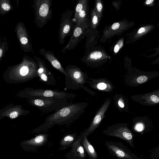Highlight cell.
Returning a JSON list of instances; mask_svg holds the SVG:
<instances>
[{"instance_id": "1", "label": "cell", "mask_w": 159, "mask_h": 159, "mask_svg": "<svg viewBox=\"0 0 159 159\" xmlns=\"http://www.w3.org/2000/svg\"><path fill=\"white\" fill-rule=\"evenodd\" d=\"M88 105L86 102H79L69 105L47 116L44 122L31 131L37 133L48 130L56 125L71 123L83 113Z\"/></svg>"}, {"instance_id": "2", "label": "cell", "mask_w": 159, "mask_h": 159, "mask_svg": "<svg viewBox=\"0 0 159 159\" xmlns=\"http://www.w3.org/2000/svg\"><path fill=\"white\" fill-rule=\"evenodd\" d=\"M38 65L34 58L24 54L19 63L8 67L3 73L4 80L9 84L25 83L39 78L37 70Z\"/></svg>"}, {"instance_id": "3", "label": "cell", "mask_w": 159, "mask_h": 159, "mask_svg": "<svg viewBox=\"0 0 159 159\" xmlns=\"http://www.w3.org/2000/svg\"><path fill=\"white\" fill-rule=\"evenodd\" d=\"M19 98H72L74 94L57 90L43 89H34L27 87L19 91L17 94Z\"/></svg>"}, {"instance_id": "4", "label": "cell", "mask_w": 159, "mask_h": 159, "mask_svg": "<svg viewBox=\"0 0 159 159\" xmlns=\"http://www.w3.org/2000/svg\"><path fill=\"white\" fill-rule=\"evenodd\" d=\"M27 101L32 106L45 113L56 111L69 104L67 99L65 98H36L28 99Z\"/></svg>"}, {"instance_id": "5", "label": "cell", "mask_w": 159, "mask_h": 159, "mask_svg": "<svg viewBox=\"0 0 159 159\" xmlns=\"http://www.w3.org/2000/svg\"><path fill=\"white\" fill-rule=\"evenodd\" d=\"M52 0H34L33 7L34 13V21L38 28H42L52 16Z\"/></svg>"}, {"instance_id": "6", "label": "cell", "mask_w": 159, "mask_h": 159, "mask_svg": "<svg viewBox=\"0 0 159 159\" xmlns=\"http://www.w3.org/2000/svg\"><path fill=\"white\" fill-rule=\"evenodd\" d=\"M103 133L106 135L119 138L127 142L133 148L134 134L126 124L118 123L109 126Z\"/></svg>"}, {"instance_id": "7", "label": "cell", "mask_w": 159, "mask_h": 159, "mask_svg": "<svg viewBox=\"0 0 159 159\" xmlns=\"http://www.w3.org/2000/svg\"><path fill=\"white\" fill-rule=\"evenodd\" d=\"M74 11L67 10L61 15L59 32V43L63 44L65 38L71 35L75 26L74 18L72 17Z\"/></svg>"}, {"instance_id": "8", "label": "cell", "mask_w": 159, "mask_h": 159, "mask_svg": "<svg viewBox=\"0 0 159 159\" xmlns=\"http://www.w3.org/2000/svg\"><path fill=\"white\" fill-rule=\"evenodd\" d=\"M134 21H129L125 19L116 22L105 28L101 41L104 43L107 39L116 35H120L134 25Z\"/></svg>"}, {"instance_id": "9", "label": "cell", "mask_w": 159, "mask_h": 159, "mask_svg": "<svg viewBox=\"0 0 159 159\" xmlns=\"http://www.w3.org/2000/svg\"><path fill=\"white\" fill-rule=\"evenodd\" d=\"M105 145L110 154L117 159H138L139 158L121 143L111 141H106Z\"/></svg>"}, {"instance_id": "10", "label": "cell", "mask_w": 159, "mask_h": 159, "mask_svg": "<svg viewBox=\"0 0 159 159\" xmlns=\"http://www.w3.org/2000/svg\"><path fill=\"white\" fill-rule=\"evenodd\" d=\"M15 31L21 49L25 52L31 51L33 53L32 43L25 24L21 22H18L15 27Z\"/></svg>"}, {"instance_id": "11", "label": "cell", "mask_w": 159, "mask_h": 159, "mask_svg": "<svg viewBox=\"0 0 159 159\" xmlns=\"http://www.w3.org/2000/svg\"><path fill=\"white\" fill-rule=\"evenodd\" d=\"M111 100L108 98L103 103L98 110L89 126L79 136L82 138L84 136H88L94 132V130L99 125L104 116V114L108 109Z\"/></svg>"}, {"instance_id": "12", "label": "cell", "mask_w": 159, "mask_h": 159, "mask_svg": "<svg viewBox=\"0 0 159 159\" xmlns=\"http://www.w3.org/2000/svg\"><path fill=\"white\" fill-rule=\"evenodd\" d=\"M48 135L47 133H41L29 140L21 142L20 146L24 151L35 152L38 148L44 146L48 142Z\"/></svg>"}, {"instance_id": "13", "label": "cell", "mask_w": 159, "mask_h": 159, "mask_svg": "<svg viewBox=\"0 0 159 159\" xmlns=\"http://www.w3.org/2000/svg\"><path fill=\"white\" fill-rule=\"evenodd\" d=\"M34 57L38 64L37 73L40 80L46 84L54 86L56 83L55 78L47 64L38 57Z\"/></svg>"}, {"instance_id": "14", "label": "cell", "mask_w": 159, "mask_h": 159, "mask_svg": "<svg viewBox=\"0 0 159 159\" xmlns=\"http://www.w3.org/2000/svg\"><path fill=\"white\" fill-rule=\"evenodd\" d=\"M30 113L29 110L24 109L20 105L10 103L0 110V119L5 117L13 119L21 116H26Z\"/></svg>"}, {"instance_id": "15", "label": "cell", "mask_w": 159, "mask_h": 159, "mask_svg": "<svg viewBox=\"0 0 159 159\" xmlns=\"http://www.w3.org/2000/svg\"><path fill=\"white\" fill-rule=\"evenodd\" d=\"M89 27V26L86 25H76L69 41L62 49L61 52L64 53L67 50H71L74 48L84 37L88 31Z\"/></svg>"}, {"instance_id": "16", "label": "cell", "mask_w": 159, "mask_h": 159, "mask_svg": "<svg viewBox=\"0 0 159 159\" xmlns=\"http://www.w3.org/2000/svg\"><path fill=\"white\" fill-rule=\"evenodd\" d=\"M155 28V25L153 24L141 25L133 31L127 34L128 37L126 43L128 44L135 42L151 32Z\"/></svg>"}, {"instance_id": "17", "label": "cell", "mask_w": 159, "mask_h": 159, "mask_svg": "<svg viewBox=\"0 0 159 159\" xmlns=\"http://www.w3.org/2000/svg\"><path fill=\"white\" fill-rule=\"evenodd\" d=\"M134 99L145 106H152L159 103V89L151 93L139 94L134 96Z\"/></svg>"}, {"instance_id": "18", "label": "cell", "mask_w": 159, "mask_h": 159, "mask_svg": "<svg viewBox=\"0 0 159 159\" xmlns=\"http://www.w3.org/2000/svg\"><path fill=\"white\" fill-rule=\"evenodd\" d=\"M81 138L79 136L78 137L71 147L70 150L65 155V157L67 159H85L86 157V152L80 143Z\"/></svg>"}, {"instance_id": "19", "label": "cell", "mask_w": 159, "mask_h": 159, "mask_svg": "<svg viewBox=\"0 0 159 159\" xmlns=\"http://www.w3.org/2000/svg\"><path fill=\"white\" fill-rule=\"evenodd\" d=\"M39 53L43 56L53 67L63 74L66 77L70 78L65 69L63 67L58 59L55 57L53 52L48 50H46L44 48H42L39 50Z\"/></svg>"}, {"instance_id": "20", "label": "cell", "mask_w": 159, "mask_h": 159, "mask_svg": "<svg viewBox=\"0 0 159 159\" xmlns=\"http://www.w3.org/2000/svg\"><path fill=\"white\" fill-rule=\"evenodd\" d=\"M111 57L103 50H94L89 53L86 61L94 63L107 61Z\"/></svg>"}, {"instance_id": "21", "label": "cell", "mask_w": 159, "mask_h": 159, "mask_svg": "<svg viewBox=\"0 0 159 159\" xmlns=\"http://www.w3.org/2000/svg\"><path fill=\"white\" fill-rule=\"evenodd\" d=\"M65 70L70 77H66V80H72L78 83L83 82V74L78 68L74 66L70 65L67 66Z\"/></svg>"}, {"instance_id": "22", "label": "cell", "mask_w": 159, "mask_h": 159, "mask_svg": "<svg viewBox=\"0 0 159 159\" xmlns=\"http://www.w3.org/2000/svg\"><path fill=\"white\" fill-rule=\"evenodd\" d=\"M89 11V3H88L77 16L75 18H74L76 25L89 26L90 22H89L88 17Z\"/></svg>"}, {"instance_id": "23", "label": "cell", "mask_w": 159, "mask_h": 159, "mask_svg": "<svg viewBox=\"0 0 159 159\" xmlns=\"http://www.w3.org/2000/svg\"><path fill=\"white\" fill-rule=\"evenodd\" d=\"M86 136L82 137L80 140V143L86 154L88 159H98L97 153L93 146L89 142Z\"/></svg>"}, {"instance_id": "24", "label": "cell", "mask_w": 159, "mask_h": 159, "mask_svg": "<svg viewBox=\"0 0 159 159\" xmlns=\"http://www.w3.org/2000/svg\"><path fill=\"white\" fill-rule=\"evenodd\" d=\"M77 137L75 133L66 135L60 141L59 150H63L68 147H71Z\"/></svg>"}, {"instance_id": "25", "label": "cell", "mask_w": 159, "mask_h": 159, "mask_svg": "<svg viewBox=\"0 0 159 159\" xmlns=\"http://www.w3.org/2000/svg\"><path fill=\"white\" fill-rule=\"evenodd\" d=\"M13 9L9 0H0V14L2 16Z\"/></svg>"}, {"instance_id": "26", "label": "cell", "mask_w": 159, "mask_h": 159, "mask_svg": "<svg viewBox=\"0 0 159 159\" xmlns=\"http://www.w3.org/2000/svg\"><path fill=\"white\" fill-rule=\"evenodd\" d=\"M90 16L91 27L93 29H95L98 25L100 20L98 16L94 7L91 12Z\"/></svg>"}, {"instance_id": "27", "label": "cell", "mask_w": 159, "mask_h": 159, "mask_svg": "<svg viewBox=\"0 0 159 159\" xmlns=\"http://www.w3.org/2000/svg\"><path fill=\"white\" fill-rule=\"evenodd\" d=\"M6 38H1L0 40V62L4 57L6 52L8 49V44Z\"/></svg>"}, {"instance_id": "28", "label": "cell", "mask_w": 159, "mask_h": 159, "mask_svg": "<svg viewBox=\"0 0 159 159\" xmlns=\"http://www.w3.org/2000/svg\"><path fill=\"white\" fill-rule=\"evenodd\" d=\"M95 8L97 14L101 20L102 16V13L103 10V4L101 0H96L95 1Z\"/></svg>"}, {"instance_id": "29", "label": "cell", "mask_w": 159, "mask_h": 159, "mask_svg": "<svg viewBox=\"0 0 159 159\" xmlns=\"http://www.w3.org/2000/svg\"><path fill=\"white\" fill-rule=\"evenodd\" d=\"M88 2V0H80L78 1L75 8L74 18L84 9L86 5L89 3Z\"/></svg>"}, {"instance_id": "30", "label": "cell", "mask_w": 159, "mask_h": 159, "mask_svg": "<svg viewBox=\"0 0 159 159\" xmlns=\"http://www.w3.org/2000/svg\"><path fill=\"white\" fill-rule=\"evenodd\" d=\"M124 39L122 38L117 42L114 47V52L115 54L117 53L123 47L124 43Z\"/></svg>"}, {"instance_id": "31", "label": "cell", "mask_w": 159, "mask_h": 159, "mask_svg": "<svg viewBox=\"0 0 159 159\" xmlns=\"http://www.w3.org/2000/svg\"><path fill=\"white\" fill-rule=\"evenodd\" d=\"M150 156L152 159L159 158V146L156 147L152 150Z\"/></svg>"}, {"instance_id": "32", "label": "cell", "mask_w": 159, "mask_h": 159, "mask_svg": "<svg viewBox=\"0 0 159 159\" xmlns=\"http://www.w3.org/2000/svg\"><path fill=\"white\" fill-rule=\"evenodd\" d=\"M158 42L159 43V39L158 40ZM148 51H155V52L152 54L146 56L145 57H146L152 58L156 57L159 55V45L155 48L148 50Z\"/></svg>"}, {"instance_id": "33", "label": "cell", "mask_w": 159, "mask_h": 159, "mask_svg": "<svg viewBox=\"0 0 159 159\" xmlns=\"http://www.w3.org/2000/svg\"><path fill=\"white\" fill-rule=\"evenodd\" d=\"M155 0H146L143 3V5L149 7H153L155 5Z\"/></svg>"}, {"instance_id": "34", "label": "cell", "mask_w": 159, "mask_h": 159, "mask_svg": "<svg viewBox=\"0 0 159 159\" xmlns=\"http://www.w3.org/2000/svg\"><path fill=\"white\" fill-rule=\"evenodd\" d=\"M135 129L139 132L142 131L144 129V127L143 125L141 123H138L136 124L134 127Z\"/></svg>"}, {"instance_id": "35", "label": "cell", "mask_w": 159, "mask_h": 159, "mask_svg": "<svg viewBox=\"0 0 159 159\" xmlns=\"http://www.w3.org/2000/svg\"><path fill=\"white\" fill-rule=\"evenodd\" d=\"M107 85L104 83H98L97 86L98 88L100 90H104L107 88Z\"/></svg>"}, {"instance_id": "36", "label": "cell", "mask_w": 159, "mask_h": 159, "mask_svg": "<svg viewBox=\"0 0 159 159\" xmlns=\"http://www.w3.org/2000/svg\"><path fill=\"white\" fill-rule=\"evenodd\" d=\"M118 104L120 107L122 108L124 107V104L122 100L120 99L118 102Z\"/></svg>"}, {"instance_id": "37", "label": "cell", "mask_w": 159, "mask_h": 159, "mask_svg": "<svg viewBox=\"0 0 159 159\" xmlns=\"http://www.w3.org/2000/svg\"><path fill=\"white\" fill-rule=\"evenodd\" d=\"M151 64L152 65L159 64V57H158L156 59L154 60L152 62Z\"/></svg>"}, {"instance_id": "38", "label": "cell", "mask_w": 159, "mask_h": 159, "mask_svg": "<svg viewBox=\"0 0 159 159\" xmlns=\"http://www.w3.org/2000/svg\"><path fill=\"white\" fill-rule=\"evenodd\" d=\"M138 159H143V158H139Z\"/></svg>"}]
</instances>
